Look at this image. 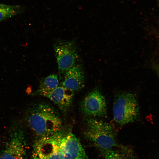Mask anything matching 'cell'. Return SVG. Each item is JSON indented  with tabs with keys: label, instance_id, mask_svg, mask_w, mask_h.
<instances>
[{
	"label": "cell",
	"instance_id": "8",
	"mask_svg": "<svg viewBox=\"0 0 159 159\" xmlns=\"http://www.w3.org/2000/svg\"><path fill=\"white\" fill-rule=\"evenodd\" d=\"M59 147L64 159H89L79 139L71 132L66 133Z\"/></svg>",
	"mask_w": 159,
	"mask_h": 159
},
{
	"label": "cell",
	"instance_id": "5",
	"mask_svg": "<svg viewBox=\"0 0 159 159\" xmlns=\"http://www.w3.org/2000/svg\"><path fill=\"white\" fill-rule=\"evenodd\" d=\"M54 49L60 75L76 64L78 56L73 41L59 40L54 45Z\"/></svg>",
	"mask_w": 159,
	"mask_h": 159
},
{
	"label": "cell",
	"instance_id": "1",
	"mask_svg": "<svg viewBox=\"0 0 159 159\" xmlns=\"http://www.w3.org/2000/svg\"><path fill=\"white\" fill-rule=\"evenodd\" d=\"M26 113L27 123L38 138L54 133L62 128L59 114L49 105L36 104L29 108Z\"/></svg>",
	"mask_w": 159,
	"mask_h": 159
},
{
	"label": "cell",
	"instance_id": "3",
	"mask_svg": "<svg viewBox=\"0 0 159 159\" xmlns=\"http://www.w3.org/2000/svg\"><path fill=\"white\" fill-rule=\"evenodd\" d=\"M113 117L120 125L134 122L139 117V107L135 95L123 92L116 97L114 103Z\"/></svg>",
	"mask_w": 159,
	"mask_h": 159
},
{
	"label": "cell",
	"instance_id": "14",
	"mask_svg": "<svg viewBox=\"0 0 159 159\" xmlns=\"http://www.w3.org/2000/svg\"><path fill=\"white\" fill-rule=\"evenodd\" d=\"M48 159H64L63 155L60 150L59 146L50 155Z\"/></svg>",
	"mask_w": 159,
	"mask_h": 159
},
{
	"label": "cell",
	"instance_id": "6",
	"mask_svg": "<svg viewBox=\"0 0 159 159\" xmlns=\"http://www.w3.org/2000/svg\"><path fill=\"white\" fill-rule=\"evenodd\" d=\"M81 109L85 115L91 116L104 117L107 113L105 98L97 89L89 92L83 100Z\"/></svg>",
	"mask_w": 159,
	"mask_h": 159
},
{
	"label": "cell",
	"instance_id": "9",
	"mask_svg": "<svg viewBox=\"0 0 159 159\" xmlns=\"http://www.w3.org/2000/svg\"><path fill=\"white\" fill-rule=\"evenodd\" d=\"M74 92L61 85L52 90L36 92L34 94L49 99L58 106L62 111L65 112L68 111L72 104Z\"/></svg>",
	"mask_w": 159,
	"mask_h": 159
},
{
	"label": "cell",
	"instance_id": "13",
	"mask_svg": "<svg viewBox=\"0 0 159 159\" xmlns=\"http://www.w3.org/2000/svg\"><path fill=\"white\" fill-rule=\"evenodd\" d=\"M101 152L105 159H126L118 151L112 149L107 150Z\"/></svg>",
	"mask_w": 159,
	"mask_h": 159
},
{
	"label": "cell",
	"instance_id": "4",
	"mask_svg": "<svg viewBox=\"0 0 159 159\" xmlns=\"http://www.w3.org/2000/svg\"><path fill=\"white\" fill-rule=\"evenodd\" d=\"M6 145L0 155V159H24L25 153L24 132L18 123L11 127Z\"/></svg>",
	"mask_w": 159,
	"mask_h": 159
},
{
	"label": "cell",
	"instance_id": "11",
	"mask_svg": "<svg viewBox=\"0 0 159 159\" xmlns=\"http://www.w3.org/2000/svg\"><path fill=\"white\" fill-rule=\"evenodd\" d=\"M57 75L52 74L44 78L41 81L39 88L37 92L49 91L58 86Z\"/></svg>",
	"mask_w": 159,
	"mask_h": 159
},
{
	"label": "cell",
	"instance_id": "2",
	"mask_svg": "<svg viewBox=\"0 0 159 159\" xmlns=\"http://www.w3.org/2000/svg\"><path fill=\"white\" fill-rule=\"evenodd\" d=\"M86 122L85 138L101 152L119 146L109 124L93 118L87 119Z\"/></svg>",
	"mask_w": 159,
	"mask_h": 159
},
{
	"label": "cell",
	"instance_id": "15",
	"mask_svg": "<svg viewBox=\"0 0 159 159\" xmlns=\"http://www.w3.org/2000/svg\"><path fill=\"white\" fill-rule=\"evenodd\" d=\"M158 74H159V69H158Z\"/></svg>",
	"mask_w": 159,
	"mask_h": 159
},
{
	"label": "cell",
	"instance_id": "12",
	"mask_svg": "<svg viewBox=\"0 0 159 159\" xmlns=\"http://www.w3.org/2000/svg\"><path fill=\"white\" fill-rule=\"evenodd\" d=\"M21 11V8L19 6L7 5L0 3V21L17 15Z\"/></svg>",
	"mask_w": 159,
	"mask_h": 159
},
{
	"label": "cell",
	"instance_id": "7",
	"mask_svg": "<svg viewBox=\"0 0 159 159\" xmlns=\"http://www.w3.org/2000/svg\"><path fill=\"white\" fill-rule=\"evenodd\" d=\"M63 136L60 131L36 140L31 159H48L58 147Z\"/></svg>",
	"mask_w": 159,
	"mask_h": 159
},
{
	"label": "cell",
	"instance_id": "10",
	"mask_svg": "<svg viewBox=\"0 0 159 159\" xmlns=\"http://www.w3.org/2000/svg\"><path fill=\"white\" fill-rule=\"evenodd\" d=\"M61 86L74 92L81 90L84 86L85 72L82 66L76 64L63 74Z\"/></svg>",
	"mask_w": 159,
	"mask_h": 159
}]
</instances>
